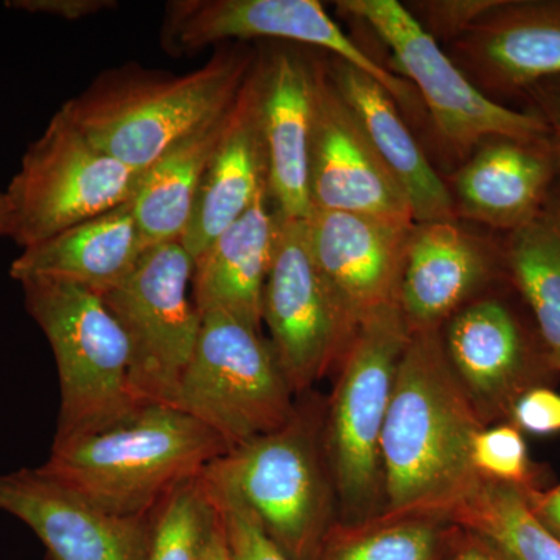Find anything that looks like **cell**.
<instances>
[{
    "label": "cell",
    "instance_id": "cell-6",
    "mask_svg": "<svg viewBox=\"0 0 560 560\" xmlns=\"http://www.w3.org/2000/svg\"><path fill=\"white\" fill-rule=\"evenodd\" d=\"M25 308L46 335L60 381L55 441L116 425L143 407L131 388L127 335L101 294L55 282H21Z\"/></svg>",
    "mask_w": 560,
    "mask_h": 560
},
{
    "label": "cell",
    "instance_id": "cell-1",
    "mask_svg": "<svg viewBox=\"0 0 560 560\" xmlns=\"http://www.w3.org/2000/svg\"><path fill=\"white\" fill-rule=\"evenodd\" d=\"M482 427L453 374L441 329L411 331L382 431V514L447 521L480 485L471 444Z\"/></svg>",
    "mask_w": 560,
    "mask_h": 560
},
{
    "label": "cell",
    "instance_id": "cell-20",
    "mask_svg": "<svg viewBox=\"0 0 560 560\" xmlns=\"http://www.w3.org/2000/svg\"><path fill=\"white\" fill-rule=\"evenodd\" d=\"M257 66L259 58L232 106L230 127L202 176L189 226L180 238L194 260L268 190Z\"/></svg>",
    "mask_w": 560,
    "mask_h": 560
},
{
    "label": "cell",
    "instance_id": "cell-37",
    "mask_svg": "<svg viewBox=\"0 0 560 560\" xmlns=\"http://www.w3.org/2000/svg\"><path fill=\"white\" fill-rule=\"evenodd\" d=\"M456 528V526H455ZM444 560H503L486 541L474 534L456 528Z\"/></svg>",
    "mask_w": 560,
    "mask_h": 560
},
{
    "label": "cell",
    "instance_id": "cell-22",
    "mask_svg": "<svg viewBox=\"0 0 560 560\" xmlns=\"http://www.w3.org/2000/svg\"><path fill=\"white\" fill-rule=\"evenodd\" d=\"M331 83L355 114L386 171L399 184L415 223L458 221L455 201L400 116L397 103L377 81L348 62H324Z\"/></svg>",
    "mask_w": 560,
    "mask_h": 560
},
{
    "label": "cell",
    "instance_id": "cell-15",
    "mask_svg": "<svg viewBox=\"0 0 560 560\" xmlns=\"http://www.w3.org/2000/svg\"><path fill=\"white\" fill-rule=\"evenodd\" d=\"M0 511L25 523L50 560H147L151 512L102 510L40 467L0 475Z\"/></svg>",
    "mask_w": 560,
    "mask_h": 560
},
{
    "label": "cell",
    "instance_id": "cell-27",
    "mask_svg": "<svg viewBox=\"0 0 560 560\" xmlns=\"http://www.w3.org/2000/svg\"><path fill=\"white\" fill-rule=\"evenodd\" d=\"M447 521L480 537L503 560H560V539L537 521L525 489L481 478Z\"/></svg>",
    "mask_w": 560,
    "mask_h": 560
},
{
    "label": "cell",
    "instance_id": "cell-9",
    "mask_svg": "<svg viewBox=\"0 0 560 560\" xmlns=\"http://www.w3.org/2000/svg\"><path fill=\"white\" fill-rule=\"evenodd\" d=\"M337 7L370 25L389 47L401 79L415 84L441 138L456 153H470L490 138L550 139L539 116L508 108L475 86L404 3L341 0Z\"/></svg>",
    "mask_w": 560,
    "mask_h": 560
},
{
    "label": "cell",
    "instance_id": "cell-14",
    "mask_svg": "<svg viewBox=\"0 0 560 560\" xmlns=\"http://www.w3.org/2000/svg\"><path fill=\"white\" fill-rule=\"evenodd\" d=\"M307 224L316 268L353 329L397 302L412 221L313 209Z\"/></svg>",
    "mask_w": 560,
    "mask_h": 560
},
{
    "label": "cell",
    "instance_id": "cell-24",
    "mask_svg": "<svg viewBox=\"0 0 560 560\" xmlns=\"http://www.w3.org/2000/svg\"><path fill=\"white\" fill-rule=\"evenodd\" d=\"M279 213L268 190L195 259L191 300L200 315L224 312L261 330V298L270 271Z\"/></svg>",
    "mask_w": 560,
    "mask_h": 560
},
{
    "label": "cell",
    "instance_id": "cell-34",
    "mask_svg": "<svg viewBox=\"0 0 560 560\" xmlns=\"http://www.w3.org/2000/svg\"><path fill=\"white\" fill-rule=\"evenodd\" d=\"M114 0H10L7 7L25 13L47 14L65 21H81L116 9Z\"/></svg>",
    "mask_w": 560,
    "mask_h": 560
},
{
    "label": "cell",
    "instance_id": "cell-19",
    "mask_svg": "<svg viewBox=\"0 0 560 560\" xmlns=\"http://www.w3.org/2000/svg\"><path fill=\"white\" fill-rule=\"evenodd\" d=\"M559 171L551 139L485 140L453 176L456 215L518 230L544 208Z\"/></svg>",
    "mask_w": 560,
    "mask_h": 560
},
{
    "label": "cell",
    "instance_id": "cell-35",
    "mask_svg": "<svg viewBox=\"0 0 560 560\" xmlns=\"http://www.w3.org/2000/svg\"><path fill=\"white\" fill-rule=\"evenodd\" d=\"M523 94L529 98L530 113L539 116L550 131L552 147L560 162V77L544 80L528 88Z\"/></svg>",
    "mask_w": 560,
    "mask_h": 560
},
{
    "label": "cell",
    "instance_id": "cell-29",
    "mask_svg": "<svg viewBox=\"0 0 560 560\" xmlns=\"http://www.w3.org/2000/svg\"><path fill=\"white\" fill-rule=\"evenodd\" d=\"M219 510L201 475L180 482L151 511L147 560H205Z\"/></svg>",
    "mask_w": 560,
    "mask_h": 560
},
{
    "label": "cell",
    "instance_id": "cell-5",
    "mask_svg": "<svg viewBox=\"0 0 560 560\" xmlns=\"http://www.w3.org/2000/svg\"><path fill=\"white\" fill-rule=\"evenodd\" d=\"M410 337L399 301L393 302L360 324L338 364L323 438L338 522L350 525L382 514V431Z\"/></svg>",
    "mask_w": 560,
    "mask_h": 560
},
{
    "label": "cell",
    "instance_id": "cell-2",
    "mask_svg": "<svg viewBox=\"0 0 560 560\" xmlns=\"http://www.w3.org/2000/svg\"><path fill=\"white\" fill-rule=\"evenodd\" d=\"M257 58L235 43L183 75L138 65L109 69L61 109L95 145L143 175L173 143L231 108Z\"/></svg>",
    "mask_w": 560,
    "mask_h": 560
},
{
    "label": "cell",
    "instance_id": "cell-11",
    "mask_svg": "<svg viewBox=\"0 0 560 560\" xmlns=\"http://www.w3.org/2000/svg\"><path fill=\"white\" fill-rule=\"evenodd\" d=\"M250 39L318 47L372 77L397 105L418 106L415 88L361 49L316 0H173L165 9L161 46L173 58Z\"/></svg>",
    "mask_w": 560,
    "mask_h": 560
},
{
    "label": "cell",
    "instance_id": "cell-28",
    "mask_svg": "<svg viewBox=\"0 0 560 560\" xmlns=\"http://www.w3.org/2000/svg\"><path fill=\"white\" fill-rule=\"evenodd\" d=\"M455 529L431 515L381 514L350 525L335 522L316 560H444Z\"/></svg>",
    "mask_w": 560,
    "mask_h": 560
},
{
    "label": "cell",
    "instance_id": "cell-12",
    "mask_svg": "<svg viewBox=\"0 0 560 560\" xmlns=\"http://www.w3.org/2000/svg\"><path fill=\"white\" fill-rule=\"evenodd\" d=\"M261 324L270 330L271 348L294 394L338 366L355 335L313 260L307 219L279 213Z\"/></svg>",
    "mask_w": 560,
    "mask_h": 560
},
{
    "label": "cell",
    "instance_id": "cell-36",
    "mask_svg": "<svg viewBox=\"0 0 560 560\" xmlns=\"http://www.w3.org/2000/svg\"><path fill=\"white\" fill-rule=\"evenodd\" d=\"M525 493L537 521L560 539V482L547 492L534 488L525 490Z\"/></svg>",
    "mask_w": 560,
    "mask_h": 560
},
{
    "label": "cell",
    "instance_id": "cell-30",
    "mask_svg": "<svg viewBox=\"0 0 560 560\" xmlns=\"http://www.w3.org/2000/svg\"><path fill=\"white\" fill-rule=\"evenodd\" d=\"M471 464L482 480L534 489L528 445L514 423L482 427L471 444Z\"/></svg>",
    "mask_w": 560,
    "mask_h": 560
},
{
    "label": "cell",
    "instance_id": "cell-10",
    "mask_svg": "<svg viewBox=\"0 0 560 560\" xmlns=\"http://www.w3.org/2000/svg\"><path fill=\"white\" fill-rule=\"evenodd\" d=\"M195 260L180 242L150 246L119 285L102 294L130 346L131 388L142 405L175 404L201 330L191 300Z\"/></svg>",
    "mask_w": 560,
    "mask_h": 560
},
{
    "label": "cell",
    "instance_id": "cell-16",
    "mask_svg": "<svg viewBox=\"0 0 560 560\" xmlns=\"http://www.w3.org/2000/svg\"><path fill=\"white\" fill-rule=\"evenodd\" d=\"M453 374L486 427L510 418L515 400L533 388L540 357L504 302L482 298L464 305L441 331Z\"/></svg>",
    "mask_w": 560,
    "mask_h": 560
},
{
    "label": "cell",
    "instance_id": "cell-18",
    "mask_svg": "<svg viewBox=\"0 0 560 560\" xmlns=\"http://www.w3.org/2000/svg\"><path fill=\"white\" fill-rule=\"evenodd\" d=\"M257 69L268 195L280 215L308 219L315 61L296 50L278 49L259 55Z\"/></svg>",
    "mask_w": 560,
    "mask_h": 560
},
{
    "label": "cell",
    "instance_id": "cell-3",
    "mask_svg": "<svg viewBox=\"0 0 560 560\" xmlns=\"http://www.w3.org/2000/svg\"><path fill=\"white\" fill-rule=\"evenodd\" d=\"M228 452L200 420L154 404L108 429L54 441L40 470L102 510L147 515Z\"/></svg>",
    "mask_w": 560,
    "mask_h": 560
},
{
    "label": "cell",
    "instance_id": "cell-7",
    "mask_svg": "<svg viewBox=\"0 0 560 560\" xmlns=\"http://www.w3.org/2000/svg\"><path fill=\"white\" fill-rule=\"evenodd\" d=\"M201 318L173 407L209 427L230 451L285 425L296 411L294 393L270 341L228 313Z\"/></svg>",
    "mask_w": 560,
    "mask_h": 560
},
{
    "label": "cell",
    "instance_id": "cell-21",
    "mask_svg": "<svg viewBox=\"0 0 560 560\" xmlns=\"http://www.w3.org/2000/svg\"><path fill=\"white\" fill-rule=\"evenodd\" d=\"M492 272L489 250L458 221L415 223L397 298L410 330L441 329Z\"/></svg>",
    "mask_w": 560,
    "mask_h": 560
},
{
    "label": "cell",
    "instance_id": "cell-32",
    "mask_svg": "<svg viewBox=\"0 0 560 560\" xmlns=\"http://www.w3.org/2000/svg\"><path fill=\"white\" fill-rule=\"evenodd\" d=\"M500 0H418L410 2L408 11L422 25L423 31L440 43H455L470 31L478 20Z\"/></svg>",
    "mask_w": 560,
    "mask_h": 560
},
{
    "label": "cell",
    "instance_id": "cell-13",
    "mask_svg": "<svg viewBox=\"0 0 560 560\" xmlns=\"http://www.w3.org/2000/svg\"><path fill=\"white\" fill-rule=\"evenodd\" d=\"M308 191L312 210L412 221L407 197L331 83L323 61H315Z\"/></svg>",
    "mask_w": 560,
    "mask_h": 560
},
{
    "label": "cell",
    "instance_id": "cell-38",
    "mask_svg": "<svg viewBox=\"0 0 560 560\" xmlns=\"http://www.w3.org/2000/svg\"><path fill=\"white\" fill-rule=\"evenodd\" d=\"M205 560H231L230 548H228L226 537H224L223 526H221L220 514L219 522H217L215 529H213L212 537H210Z\"/></svg>",
    "mask_w": 560,
    "mask_h": 560
},
{
    "label": "cell",
    "instance_id": "cell-26",
    "mask_svg": "<svg viewBox=\"0 0 560 560\" xmlns=\"http://www.w3.org/2000/svg\"><path fill=\"white\" fill-rule=\"evenodd\" d=\"M512 279L528 304L550 366L560 371V197L510 232L506 250Z\"/></svg>",
    "mask_w": 560,
    "mask_h": 560
},
{
    "label": "cell",
    "instance_id": "cell-4",
    "mask_svg": "<svg viewBox=\"0 0 560 560\" xmlns=\"http://www.w3.org/2000/svg\"><path fill=\"white\" fill-rule=\"evenodd\" d=\"M313 416L300 410L279 430L210 463V489L248 508L291 560H316L334 523L337 499Z\"/></svg>",
    "mask_w": 560,
    "mask_h": 560
},
{
    "label": "cell",
    "instance_id": "cell-17",
    "mask_svg": "<svg viewBox=\"0 0 560 560\" xmlns=\"http://www.w3.org/2000/svg\"><path fill=\"white\" fill-rule=\"evenodd\" d=\"M452 50V60L489 97L523 94L560 77V0H500Z\"/></svg>",
    "mask_w": 560,
    "mask_h": 560
},
{
    "label": "cell",
    "instance_id": "cell-8",
    "mask_svg": "<svg viewBox=\"0 0 560 560\" xmlns=\"http://www.w3.org/2000/svg\"><path fill=\"white\" fill-rule=\"evenodd\" d=\"M142 173L110 156L60 108L10 180L11 238L22 249L127 205Z\"/></svg>",
    "mask_w": 560,
    "mask_h": 560
},
{
    "label": "cell",
    "instance_id": "cell-33",
    "mask_svg": "<svg viewBox=\"0 0 560 560\" xmlns=\"http://www.w3.org/2000/svg\"><path fill=\"white\" fill-rule=\"evenodd\" d=\"M522 433L548 436L560 431V394L545 386H533L515 400L510 415Z\"/></svg>",
    "mask_w": 560,
    "mask_h": 560
},
{
    "label": "cell",
    "instance_id": "cell-25",
    "mask_svg": "<svg viewBox=\"0 0 560 560\" xmlns=\"http://www.w3.org/2000/svg\"><path fill=\"white\" fill-rule=\"evenodd\" d=\"M232 106L173 143L140 178L131 208L149 248L183 238L202 176L230 127Z\"/></svg>",
    "mask_w": 560,
    "mask_h": 560
},
{
    "label": "cell",
    "instance_id": "cell-31",
    "mask_svg": "<svg viewBox=\"0 0 560 560\" xmlns=\"http://www.w3.org/2000/svg\"><path fill=\"white\" fill-rule=\"evenodd\" d=\"M206 488L219 510L231 560H291L268 537L260 523L241 501L226 493L217 492L208 485Z\"/></svg>",
    "mask_w": 560,
    "mask_h": 560
},
{
    "label": "cell",
    "instance_id": "cell-23",
    "mask_svg": "<svg viewBox=\"0 0 560 560\" xmlns=\"http://www.w3.org/2000/svg\"><path fill=\"white\" fill-rule=\"evenodd\" d=\"M147 249L130 201L22 249L10 276L20 283H70L102 296L128 278Z\"/></svg>",
    "mask_w": 560,
    "mask_h": 560
},
{
    "label": "cell",
    "instance_id": "cell-39",
    "mask_svg": "<svg viewBox=\"0 0 560 560\" xmlns=\"http://www.w3.org/2000/svg\"><path fill=\"white\" fill-rule=\"evenodd\" d=\"M13 234V210L5 191L0 190V237Z\"/></svg>",
    "mask_w": 560,
    "mask_h": 560
}]
</instances>
